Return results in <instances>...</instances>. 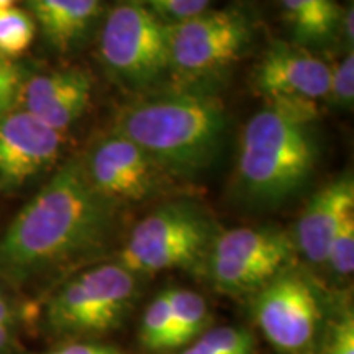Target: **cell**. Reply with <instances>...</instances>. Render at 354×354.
I'll use <instances>...</instances> for the list:
<instances>
[{
  "instance_id": "obj_13",
  "label": "cell",
  "mask_w": 354,
  "mask_h": 354,
  "mask_svg": "<svg viewBox=\"0 0 354 354\" xmlns=\"http://www.w3.org/2000/svg\"><path fill=\"white\" fill-rule=\"evenodd\" d=\"M92 88L94 82L86 69H57L24 79L17 105L64 135L86 113Z\"/></svg>"
},
{
  "instance_id": "obj_5",
  "label": "cell",
  "mask_w": 354,
  "mask_h": 354,
  "mask_svg": "<svg viewBox=\"0 0 354 354\" xmlns=\"http://www.w3.org/2000/svg\"><path fill=\"white\" fill-rule=\"evenodd\" d=\"M138 281L118 263L100 264L69 279L53 295L46 320L59 335H100L117 328L131 308Z\"/></svg>"
},
{
  "instance_id": "obj_14",
  "label": "cell",
  "mask_w": 354,
  "mask_h": 354,
  "mask_svg": "<svg viewBox=\"0 0 354 354\" xmlns=\"http://www.w3.org/2000/svg\"><path fill=\"white\" fill-rule=\"evenodd\" d=\"M354 214V180L339 177L310 198L297 223L294 245L313 264H326L336 232Z\"/></svg>"
},
{
  "instance_id": "obj_9",
  "label": "cell",
  "mask_w": 354,
  "mask_h": 354,
  "mask_svg": "<svg viewBox=\"0 0 354 354\" xmlns=\"http://www.w3.org/2000/svg\"><path fill=\"white\" fill-rule=\"evenodd\" d=\"M254 320L264 338L286 354H299L315 338L322 308L307 279L282 272L256 292Z\"/></svg>"
},
{
  "instance_id": "obj_15",
  "label": "cell",
  "mask_w": 354,
  "mask_h": 354,
  "mask_svg": "<svg viewBox=\"0 0 354 354\" xmlns=\"http://www.w3.org/2000/svg\"><path fill=\"white\" fill-rule=\"evenodd\" d=\"M33 17L55 50L68 53L86 41L99 19L102 0H26Z\"/></svg>"
},
{
  "instance_id": "obj_27",
  "label": "cell",
  "mask_w": 354,
  "mask_h": 354,
  "mask_svg": "<svg viewBox=\"0 0 354 354\" xmlns=\"http://www.w3.org/2000/svg\"><path fill=\"white\" fill-rule=\"evenodd\" d=\"M0 325H13V310L2 290H0Z\"/></svg>"
},
{
  "instance_id": "obj_4",
  "label": "cell",
  "mask_w": 354,
  "mask_h": 354,
  "mask_svg": "<svg viewBox=\"0 0 354 354\" xmlns=\"http://www.w3.org/2000/svg\"><path fill=\"white\" fill-rule=\"evenodd\" d=\"M215 236L214 223L198 207L167 203L131 230L117 263L135 276L196 268L207 261Z\"/></svg>"
},
{
  "instance_id": "obj_17",
  "label": "cell",
  "mask_w": 354,
  "mask_h": 354,
  "mask_svg": "<svg viewBox=\"0 0 354 354\" xmlns=\"http://www.w3.org/2000/svg\"><path fill=\"white\" fill-rule=\"evenodd\" d=\"M167 299L171 307L169 349L184 348L207 331L209 305L201 294L185 289H169Z\"/></svg>"
},
{
  "instance_id": "obj_12",
  "label": "cell",
  "mask_w": 354,
  "mask_h": 354,
  "mask_svg": "<svg viewBox=\"0 0 354 354\" xmlns=\"http://www.w3.org/2000/svg\"><path fill=\"white\" fill-rule=\"evenodd\" d=\"M331 68L322 57L294 44L277 43L263 56L254 87L269 102L315 104L328 97Z\"/></svg>"
},
{
  "instance_id": "obj_22",
  "label": "cell",
  "mask_w": 354,
  "mask_h": 354,
  "mask_svg": "<svg viewBox=\"0 0 354 354\" xmlns=\"http://www.w3.org/2000/svg\"><path fill=\"white\" fill-rule=\"evenodd\" d=\"M323 354H354V315L351 308H343L331 322L326 333Z\"/></svg>"
},
{
  "instance_id": "obj_10",
  "label": "cell",
  "mask_w": 354,
  "mask_h": 354,
  "mask_svg": "<svg viewBox=\"0 0 354 354\" xmlns=\"http://www.w3.org/2000/svg\"><path fill=\"white\" fill-rule=\"evenodd\" d=\"M82 165L92 187L113 203L151 196L161 172L138 145L113 130L94 141Z\"/></svg>"
},
{
  "instance_id": "obj_16",
  "label": "cell",
  "mask_w": 354,
  "mask_h": 354,
  "mask_svg": "<svg viewBox=\"0 0 354 354\" xmlns=\"http://www.w3.org/2000/svg\"><path fill=\"white\" fill-rule=\"evenodd\" d=\"M292 33L302 44L328 41L339 26L342 10L336 0H281Z\"/></svg>"
},
{
  "instance_id": "obj_20",
  "label": "cell",
  "mask_w": 354,
  "mask_h": 354,
  "mask_svg": "<svg viewBox=\"0 0 354 354\" xmlns=\"http://www.w3.org/2000/svg\"><path fill=\"white\" fill-rule=\"evenodd\" d=\"M171 338V307L167 290L151 300L143 313L140 339L149 351H167Z\"/></svg>"
},
{
  "instance_id": "obj_3",
  "label": "cell",
  "mask_w": 354,
  "mask_h": 354,
  "mask_svg": "<svg viewBox=\"0 0 354 354\" xmlns=\"http://www.w3.org/2000/svg\"><path fill=\"white\" fill-rule=\"evenodd\" d=\"M317 104L269 102L246 123L236 161V183L256 203H281L297 194L317 162L312 123Z\"/></svg>"
},
{
  "instance_id": "obj_21",
  "label": "cell",
  "mask_w": 354,
  "mask_h": 354,
  "mask_svg": "<svg viewBox=\"0 0 354 354\" xmlns=\"http://www.w3.org/2000/svg\"><path fill=\"white\" fill-rule=\"evenodd\" d=\"M326 264L338 276H351L354 269V214L348 215L331 241Z\"/></svg>"
},
{
  "instance_id": "obj_8",
  "label": "cell",
  "mask_w": 354,
  "mask_h": 354,
  "mask_svg": "<svg viewBox=\"0 0 354 354\" xmlns=\"http://www.w3.org/2000/svg\"><path fill=\"white\" fill-rule=\"evenodd\" d=\"M251 39L250 21L238 10H205L167 24L169 73L202 79L234 63Z\"/></svg>"
},
{
  "instance_id": "obj_23",
  "label": "cell",
  "mask_w": 354,
  "mask_h": 354,
  "mask_svg": "<svg viewBox=\"0 0 354 354\" xmlns=\"http://www.w3.org/2000/svg\"><path fill=\"white\" fill-rule=\"evenodd\" d=\"M328 97L336 105L351 107L354 99V56L353 50L344 56V59L331 69Z\"/></svg>"
},
{
  "instance_id": "obj_7",
  "label": "cell",
  "mask_w": 354,
  "mask_h": 354,
  "mask_svg": "<svg viewBox=\"0 0 354 354\" xmlns=\"http://www.w3.org/2000/svg\"><path fill=\"white\" fill-rule=\"evenodd\" d=\"M294 240L274 227H241L215 236L205 266L212 284L227 295L259 292L289 269Z\"/></svg>"
},
{
  "instance_id": "obj_19",
  "label": "cell",
  "mask_w": 354,
  "mask_h": 354,
  "mask_svg": "<svg viewBox=\"0 0 354 354\" xmlns=\"http://www.w3.org/2000/svg\"><path fill=\"white\" fill-rule=\"evenodd\" d=\"M37 24L30 12L19 7H8L0 10V56L12 59L32 46Z\"/></svg>"
},
{
  "instance_id": "obj_6",
  "label": "cell",
  "mask_w": 354,
  "mask_h": 354,
  "mask_svg": "<svg viewBox=\"0 0 354 354\" xmlns=\"http://www.w3.org/2000/svg\"><path fill=\"white\" fill-rule=\"evenodd\" d=\"M100 56L125 87H151L169 73L167 24L135 0H123L102 26Z\"/></svg>"
},
{
  "instance_id": "obj_25",
  "label": "cell",
  "mask_w": 354,
  "mask_h": 354,
  "mask_svg": "<svg viewBox=\"0 0 354 354\" xmlns=\"http://www.w3.org/2000/svg\"><path fill=\"white\" fill-rule=\"evenodd\" d=\"M44 354H125L120 349L95 343H69L57 346Z\"/></svg>"
},
{
  "instance_id": "obj_1",
  "label": "cell",
  "mask_w": 354,
  "mask_h": 354,
  "mask_svg": "<svg viewBox=\"0 0 354 354\" xmlns=\"http://www.w3.org/2000/svg\"><path fill=\"white\" fill-rule=\"evenodd\" d=\"M115 203L88 183L82 159L64 162L0 238V277L24 286L104 245Z\"/></svg>"
},
{
  "instance_id": "obj_28",
  "label": "cell",
  "mask_w": 354,
  "mask_h": 354,
  "mask_svg": "<svg viewBox=\"0 0 354 354\" xmlns=\"http://www.w3.org/2000/svg\"><path fill=\"white\" fill-rule=\"evenodd\" d=\"M12 333H13V325H0V353L10 344Z\"/></svg>"
},
{
  "instance_id": "obj_26",
  "label": "cell",
  "mask_w": 354,
  "mask_h": 354,
  "mask_svg": "<svg viewBox=\"0 0 354 354\" xmlns=\"http://www.w3.org/2000/svg\"><path fill=\"white\" fill-rule=\"evenodd\" d=\"M353 21H354V10L353 7H349L346 12L342 13V19H339V25L343 28V35L346 38V41H349V46H353Z\"/></svg>"
},
{
  "instance_id": "obj_24",
  "label": "cell",
  "mask_w": 354,
  "mask_h": 354,
  "mask_svg": "<svg viewBox=\"0 0 354 354\" xmlns=\"http://www.w3.org/2000/svg\"><path fill=\"white\" fill-rule=\"evenodd\" d=\"M24 76L12 59L0 56V115L17 109Z\"/></svg>"
},
{
  "instance_id": "obj_29",
  "label": "cell",
  "mask_w": 354,
  "mask_h": 354,
  "mask_svg": "<svg viewBox=\"0 0 354 354\" xmlns=\"http://www.w3.org/2000/svg\"><path fill=\"white\" fill-rule=\"evenodd\" d=\"M15 2H17V0H0V10H2V8L13 7V6H15Z\"/></svg>"
},
{
  "instance_id": "obj_2",
  "label": "cell",
  "mask_w": 354,
  "mask_h": 354,
  "mask_svg": "<svg viewBox=\"0 0 354 354\" xmlns=\"http://www.w3.org/2000/svg\"><path fill=\"white\" fill-rule=\"evenodd\" d=\"M112 130L138 145L159 171L194 176L220 153L227 113L218 99L202 92H162L122 107Z\"/></svg>"
},
{
  "instance_id": "obj_11",
  "label": "cell",
  "mask_w": 354,
  "mask_h": 354,
  "mask_svg": "<svg viewBox=\"0 0 354 354\" xmlns=\"http://www.w3.org/2000/svg\"><path fill=\"white\" fill-rule=\"evenodd\" d=\"M63 143V133L25 110L13 109L0 115V187H20L50 169Z\"/></svg>"
},
{
  "instance_id": "obj_18",
  "label": "cell",
  "mask_w": 354,
  "mask_h": 354,
  "mask_svg": "<svg viewBox=\"0 0 354 354\" xmlns=\"http://www.w3.org/2000/svg\"><path fill=\"white\" fill-rule=\"evenodd\" d=\"M177 354H254V338L248 330L218 326L203 331Z\"/></svg>"
}]
</instances>
